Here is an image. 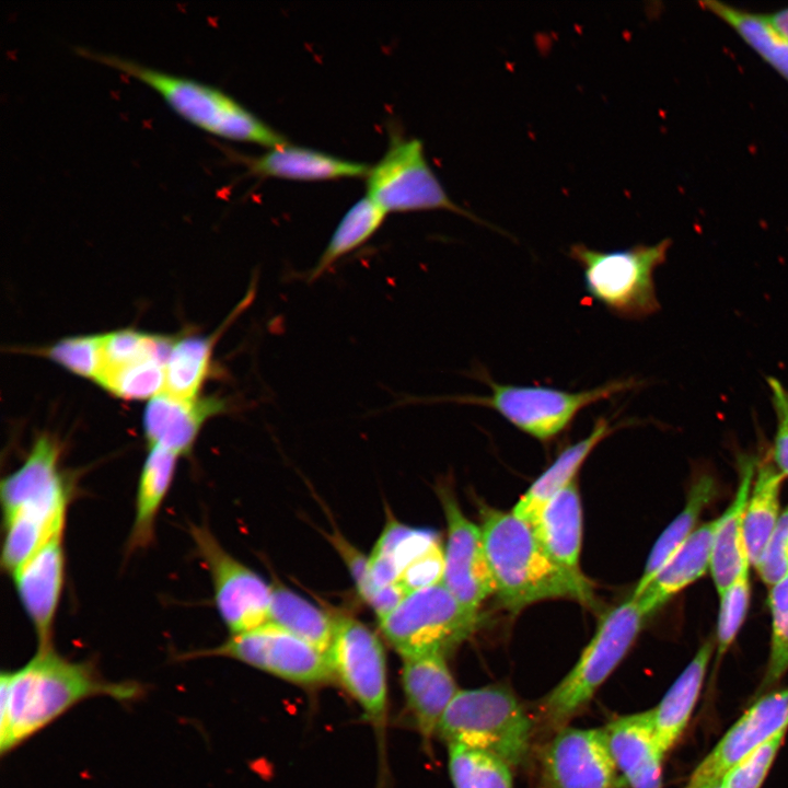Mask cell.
I'll list each match as a JSON object with an SVG mask.
<instances>
[{
	"mask_svg": "<svg viewBox=\"0 0 788 788\" xmlns=\"http://www.w3.org/2000/svg\"><path fill=\"white\" fill-rule=\"evenodd\" d=\"M440 543L431 529L414 528L389 518L369 556L370 572L380 588L396 586L403 571Z\"/></svg>",
	"mask_w": 788,
	"mask_h": 788,
	"instance_id": "obj_29",
	"label": "cell"
},
{
	"mask_svg": "<svg viewBox=\"0 0 788 788\" xmlns=\"http://www.w3.org/2000/svg\"><path fill=\"white\" fill-rule=\"evenodd\" d=\"M750 565L746 564L734 581L719 594L716 665L733 644L746 617L751 598Z\"/></svg>",
	"mask_w": 788,
	"mask_h": 788,
	"instance_id": "obj_39",
	"label": "cell"
},
{
	"mask_svg": "<svg viewBox=\"0 0 788 788\" xmlns=\"http://www.w3.org/2000/svg\"><path fill=\"white\" fill-rule=\"evenodd\" d=\"M647 617L633 596L602 615L575 667L541 702L544 727L556 732L587 706L628 653Z\"/></svg>",
	"mask_w": 788,
	"mask_h": 788,
	"instance_id": "obj_6",
	"label": "cell"
},
{
	"mask_svg": "<svg viewBox=\"0 0 788 788\" xmlns=\"http://www.w3.org/2000/svg\"><path fill=\"white\" fill-rule=\"evenodd\" d=\"M532 526L546 553L557 564L580 571L582 513L576 479L545 506Z\"/></svg>",
	"mask_w": 788,
	"mask_h": 788,
	"instance_id": "obj_26",
	"label": "cell"
},
{
	"mask_svg": "<svg viewBox=\"0 0 788 788\" xmlns=\"http://www.w3.org/2000/svg\"><path fill=\"white\" fill-rule=\"evenodd\" d=\"M767 385L777 420L772 462L786 477L788 476V390L775 378H768Z\"/></svg>",
	"mask_w": 788,
	"mask_h": 788,
	"instance_id": "obj_43",
	"label": "cell"
},
{
	"mask_svg": "<svg viewBox=\"0 0 788 788\" xmlns=\"http://www.w3.org/2000/svg\"><path fill=\"white\" fill-rule=\"evenodd\" d=\"M614 428L606 417L596 418L590 432L583 439L566 447L528 488L511 511L533 525L545 506L576 479L584 461Z\"/></svg>",
	"mask_w": 788,
	"mask_h": 788,
	"instance_id": "obj_25",
	"label": "cell"
},
{
	"mask_svg": "<svg viewBox=\"0 0 788 788\" xmlns=\"http://www.w3.org/2000/svg\"><path fill=\"white\" fill-rule=\"evenodd\" d=\"M313 646L327 651L332 645L336 617L315 606L286 586L271 584L268 622Z\"/></svg>",
	"mask_w": 788,
	"mask_h": 788,
	"instance_id": "obj_31",
	"label": "cell"
},
{
	"mask_svg": "<svg viewBox=\"0 0 788 788\" xmlns=\"http://www.w3.org/2000/svg\"><path fill=\"white\" fill-rule=\"evenodd\" d=\"M189 534L210 573L215 604L231 635L266 624L271 586L228 553L207 525L192 524Z\"/></svg>",
	"mask_w": 788,
	"mask_h": 788,
	"instance_id": "obj_12",
	"label": "cell"
},
{
	"mask_svg": "<svg viewBox=\"0 0 788 788\" xmlns=\"http://www.w3.org/2000/svg\"><path fill=\"white\" fill-rule=\"evenodd\" d=\"M438 495L447 521L442 582L466 610L479 613L480 604L495 594L482 529L464 515L447 486H440Z\"/></svg>",
	"mask_w": 788,
	"mask_h": 788,
	"instance_id": "obj_14",
	"label": "cell"
},
{
	"mask_svg": "<svg viewBox=\"0 0 788 788\" xmlns=\"http://www.w3.org/2000/svg\"><path fill=\"white\" fill-rule=\"evenodd\" d=\"M77 53L117 69L157 91L187 121L221 138L275 148L287 138L223 91L116 55L78 47Z\"/></svg>",
	"mask_w": 788,
	"mask_h": 788,
	"instance_id": "obj_4",
	"label": "cell"
},
{
	"mask_svg": "<svg viewBox=\"0 0 788 788\" xmlns=\"http://www.w3.org/2000/svg\"><path fill=\"white\" fill-rule=\"evenodd\" d=\"M44 354L69 371L96 380L102 368V335L69 337Z\"/></svg>",
	"mask_w": 788,
	"mask_h": 788,
	"instance_id": "obj_41",
	"label": "cell"
},
{
	"mask_svg": "<svg viewBox=\"0 0 788 788\" xmlns=\"http://www.w3.org/2000/svg\"><path fill=\"white\" fill-rule=\"evenodd\" d=\"M60 445L43 434L25 461L1 482L3 545L12 556L26 558L65 530L70 487L60 462Z\"/></svg>",
	"mask_w": 788,
	"mask_h": 788,
	"instance_id": "obj_3",
	"label": "cell"
},
{
	"mask_svg": "<svg viewBox=\"0 0 788 788\" xmlns=\"http://www.w3.org/2000/svg\"><path fill=\"white\" fill-rule=\"evenodd\" d=\"M448 765L454 788H513L511 767L490 754L448 744Z\"/></svg>",
	"mask_w": 788,
	"mask_h": 788,
	"instance_id": "obj_35",
	"label": "cell"
},
{
	"mask_svg": "<svg viewBox=\"0 0 788 788\" xmlns=\"http://www.w3.org/2000/svg\"><path fill=\"white\" fill-rule=\"evenodd\" d=\"M474 375L489 387L488 395H457L440 399L493 409L512 426L542 442L565 431L584 408L640 385L634 376L618 378L595 387L571 392L545 385L499 383L483 370Z\"/></svg>",
	"mask_w": 788,
	"mask_h": 788,
	"instance_id": "obj_5",
	"label": "cell"
},
{
	"mask_svg": "<svg viewBox=\"0 0 788 788\" xmlns=\"http://www.w3.org/2000/svg\"><path fill=\"white\" fill-rule=\"evenodd\" d=\"M542 762L548 788L625 785L609 752L603 729H559L546 745Z\"/></svg>",
	"mask_w": 788,
	"mask_h": 788,
	"instance_id": "obj_15",
	"label": "cell"
},
{
	"mask_svg": "<svg viewBox=\"0 0 788 788\" xmlns=\"http://www.w3.org/2000/svg\"><path fill=\"white\" fill-rule=\"evenodd\" d=\"M63 531L55 534L11 576L33 625L37 650L54 648L53 634L65 582Z\"/></svg>",
	"mask_w": 788,
	"mask_h": 788,
	"instance_id": "obj_17",
	"label": "cell"
},
{
	"mask_svg": "<svg viewBox=\"0 0 788 788\" xmlns=\"http://www.w3.org/2000/svg\"><path fill=\"white\" fill-rule=\"evenodd\" d=\"M757 462L755 457L742 456L739 462L740 480L735 496L726 511L718 517L709 571L719 594L734 581L742 568L750 564L743 540V515Z\"/></svg>",
	"mask_w": 788,
	"mask_h": 788,
	"instance_id": "obj_23",
	"label": "cell"
},
{
	"mask_svg": "<svg viewBox=\"0 0 788 788\" xmlns=\"http://www.w3.org/2000/svg\"><path fill=\"white\" fill-rule=\"evenodd\" d=\"M336 627L328 657L334 676L357 700L378 728L387 707L386 662L379 637L350 616H335Z\"/></svg>",
	"mask_w": 788,
	"mask_h": 788,
	"instance_id": "obj_13",
	"label": "cell"
},
{
	"mask_svg": "<svg viewBox=\"0 0 788 788\" xmlns=\"http://www.w3.org/2000/svg\"><path fill=\"white\" fill-rule=\"evenodd\" d=\"M705 10L725 22L764 61L788 81V39L767 16L740 10L730 4L707 0Z\"/></svg>",
	"mask_w": 788,
	"mask_h": 788,
	"instance_id": "obj_32",
	"label": "cell"
},
{
	"mask_svg": "<svg viewBox=\"0 0 788 788\" xmlns=\"http://www.w3.org/2000/svg\"><path fill=\"white\" fill-rule=\"evenodd\" d=\"M699 788H723V786L721 785V783H720V780H719V781H715V783H709V784L704 785V786H702V787H699Z\"/></svg>",
	"mask_w": 788,
	"mask_h": 788,
	"instance_id": "obj_45",
	"label": "cell"
},
{
	"mask_svg": "<svg viewBox=\"0 0 788 788\" xmlns=\"http://www.w3.org/2000/svg\"><path fill=\"white\" fill-rule=\"evenodd\" d=\"M484 546L495 594L512 613L547 599L594 604L590 581L581 571L557 564L540 543L533 526L512 511L480 506Z\"/></svg>",
	"mask_w": 788,
	"mask_h": 788,
	"instance_id": "obj_2",
	"label": "cell"
},
{
	"mask_svg": "<svg viewBox=\"0 0 788 788\" xmlns=\"http://www.w3.org/2000/svg\"><path fill=\"white\" fill-rule=\"evenodd\" d=\"M193 657L231 658L301 685L322 684L334 676L327 651L269 623L233 634L218 647L185 658Z\"/></svg>",
	"mask_w": 788,
	"mask_h": 788,
	"instance_id": "obj_11",
	"label": "cell"
},
{
	"mask_svg": "<svg viewBox=\"0 0 788 788\" xmlns=\"http://www.w3.org/2000/svg\"><path fill=\"white\" fill-rule=\"evenodd\" d=\"M788 728V687L760 696L694 769L685 788L719 781L743 756Z\"/></svg>",
	"mask_w": 788,
	"mask_h": 788,
	"instance_id": "obj_16",
	"label": "cell"
},
{
	"mask_svg": "<svg viewBox=\"0 0 788 788\" xmlns=\"http://www.w3.org/2000/svg\"><path fill=\"white\" fill-rule=\"evenodd\" d=\"M217 335L192 336L174 341L165 366L163 392L181 399L197 398L210 372L212 346Z\"/></svg>",
	"mask_w": 788,
	"mask_h": 788,
	"instance_id": "obj_34",
	"label": "cell"
},
{
	"mask_svg": "<svg viewBox=\"0 0 788 788\" xmlns=\"http://www.w3.org/2000/svg\"><path fill=\"white\" fill-rule=\"evenodd\" d=\"M178 457L170 450L150 447L138 480L128 552L143 549L152 543L157 518L173 483Z\"/></svg>",
	"mask_w": 788,
	"mask_h": 788,
	"instance_id": "obj_27",
	"label": "cell"
},
{
	"mask_svg": "<svg viewBox=\"0 0 788 788\" xmlns=\"http://www.w3.org/2000/svg\"><path fill=\"white\" fill-rule=\"evenodd\" d=\"M603 733L625 785L629 788H662L665 756L657 741L651 709L618 717L603 728Z\"/></svg>",
	"mask_w": 788,
	"mask_h": 788,
	"instance_id": "obj_18",
	"label": "cell"
},
{
	"mask_svg": "<svg viewBox=\"0 0 788 788\" xmlns=\"http://www.w3.org/2000/svg\"><path fill=\"white\" fill-rule=\"evenodd\" d=\"M224 409L225 402L217 397L187 401L161 392L150 399L143 413L149 447H160L179 456L187 454L204 422Z\"/></svg>",
	"mask_w": 788,
	"mask_h": 788,
	"instance_id": "obj_20",
	"label": "cell"
},
{
	"mask_svg": "<svg viewBox=\"0 0 788 788\" xmlns=\"http://www.w3.org/2000/svg\"><path fill=\"white\" fill-rule=\"evenodd\" d=\"M715 649V638L706 639L660 703L651 709L657 741L664 756L679 742L690 722Z\"/></svg>",
	"mask_w": 788,
	"mask_h": 788,
	"instance_id": "obj_22",
	"label": "cell"
},
{
	"mask_svg": "<svg viewBox=\"0 0 788 788\" xmlns=\"http://www.w3.org/2000/svg\"><path fill=\"white\" fill-rule=\"evenodd\" d=\"M0 752L5 754L46 728L82 700L107 696L120 702L138 698L132 682L106 681L88 661H71L54 648L37 650L23 667L0 677Z\"/></svg>",
	"mask_w": 788,
	"mask_h": 788,
	"instance_id": "obj_1",
	"label": "cell"
},
{
	"mask_svg": "<svg viewBox=\"0 0 788 788\" xmlns=\"http://www.w3.org/2000/svg\"><path fill=\"white\" fill-rule=\"evenodd\" d=\"M385 216L386 211L367 195L357 200L338 222L306 280H316L340 258L363 245L382 225Z\"/></svg>",
	"mask_w": 788,
	"mask_h": 788,
	"instance_id": "obj_33",
	"label": "cell"
},
{
	"mask_svg": "<svg viewBox=\"0 0 788 788\" xmlns=\"http://www.w3.org/2000/svg\"><path fill=\"white\" fill-rule=\"evenodd\" d=\"M403 660L402 683L406 703L421 737L429 741L438 733L442 717L460 690L444 654L431 653Z\"/></svg>",
	"mask_w": 788,
	"mask_h": 788,
	"instance_id": "obj_19",
	"label": "cell"
},
{
	"mask_svg": "<svg viewBox=\"0 0 788 788\" xmlns=\"http://www.w3.org/2000/svg\"><path fill=\"white\" fill-rule=\"evenodd\" d=\"M762 581L773 587L788 575V505L754 566Z\"/></svg>",
	"mask_w": 788,
	"mask_h": 788,
	"instance_id": "obj_42",
	"label": "cell"
},
{
	"mask_svg": "<svg viewBox=\"0 0 788 788\" xmlns=\"http://www.w3.org/2000/svg\"><path fill=\"white\" fill-rule=\"evenodd\" d=\"M670 246V239L614 251L578 243L570 246L569 256L582 270L589 299L615 316L641 320L660 309L653 273L665 262Z\"/></svg>",
	"mask_w": 788,
	"mask_h": 788,
	"instance_id": "obj_8",
	"label": "cell"
},
{
	"mask_svg": "<svg viewBox=\"0 0 788 788\" xmlns=\"http://www.w3.org/2000/svg\"><path fill=\"white\" fill-rule=\"evenodd\" d=\"M718 493V483L712 474L703 472L695 477L683 509L662 531L651 548L642 575L631 593L633 598H638L644 592L661 568L697 529L699 517Z\"/></svg>",
	"mask_w": 788,
	"mask_h": 788,
	"instance_id": "obj_28",
	"label": "cell"
},
{
	"mask_svg": "<svg viewBox=\"0 0 788 788\" xmlns=\"http://www.w3.org/2000/svg\"><path fill=\"white\" fill-rule=\"evenodd\" d=\"M787 731H779L734 764L720 779L723 788H761Z\"/></svg>",
	"mask_w": 788,
	"mask_h": 788,
	"instance_id": "obj_40",
	"label": "cell"
},
{
	"mask_svg": "<svg viewBox=\"0 0 788 788\" xmlns=\"http://www.w3.org/2000/svg\"><path fill=\"white\" fill-rule=\"evenodd\" d=\"M366 177L367 196L386 213L443 209L490 225L449 197L417 138L393 136Z\"/></svg>",
	"mask_w": 788,
	"mask_h": 788,
	"instance_id": "obj_10",
	"label": "cell"
},
{
	"mask_svg": "<svg viewBox=\"0 0 788 788\" xmlns=\"http://www.w3.org/2000/svg\"><path fill=\"white\" fill-rule=\"evenodd\" d=\"M717 526L718 518L697 526L644 592L634 598L648 617L710 568Z\"/></svg>",
	"mask_w": 788,
	"mask_h": 788,
	"instance_id": "obj_21",
	"label": "cell"
},
{
	"mask_svg": "<svg viewBox=\"0 0 788 788\" xmlns=\"http://www.w3.org/2000/svg\"><path fill=\"white\" fill-rule=\"evenodd\" d=\"M327 537L346 564L359 595L373 609L378 618L385 616L406 596L398 586L378 587L370 572L369 556L363 555L343 535L334 532Z\"/></svg>",
	"mask_w": 788,
	"mask_h": 788,
	"instance_id": "obj_36",
	"label": "cell"
},
{
	"mask_svg": "<svg viewBox=\"0 0 788 788\" xmlns=\"http://www.w3.org/2000/svg\"><path fill=\"white\" fill-rule=\"evenodd\" d=\"M480 623L443 582L408 593L379 618L382 635L403 659L447 654L468 638Z\"/></svg>",
	"mask_w": 788,
	"mask_h": 788,
	"instance_id": "obj_9",
	"label": "cell"
},
{
	"mask_svg": "<svg viewBox=\"0 0 788 788\" xmlns=\"http://www.w3.org/2000/svg\"><path fill=\"white\" fill-rule=\"evenodd\" d=\"M770 23L788 39V8L767 16Z\"/></svg>",
	"mask_w": 788,
	"mask_h": 788,
	"instance_id": "obj_44",
	"label": "cell"
},
{
	"mask_svg": "<svg viewBox=\"0 0 788 788\" xmlns=\"http://www.w3.org/2000/svg\"><path fill=\"white\" fill-rule=\"evenodd\" d=\"M767 604L772 618L770 645L758 696L772 688L788 671V575L770 587Z\"/></svg>",
	"mask_w": 788,
	"mask_h": 788,
	"instance_id": "obj_38",
	"label": "cell"
},
{
	"mask_svg": "<svg viewBox=\"0 0 788 788\" xmlns=\"http://www.w3.org/2000/svg\"><path fill=\"white\" fill-rule=\"evenodd\" d=\"M245 163L256 175L300 181L367 176L370 170V166L362 162L290 143L245 159Z\"/></svg>",
	"mask_w": 788,
	"mask_h": 788,
	"instance_id": "obj_24",
	"label": "cell"
},
{
	"mask_svg": "<svg viewBox=\"0 0 788 788\" xmlns=\"http://www.w3.org/2000/svg\"><path fill=\"white\" fill-rule=\"evenodd\" d=\"M96 382L125 399L154 397L165 386V364L155 359L141 360L102 373Z\"/></svg>",
	"mask_w": 788,
	"mask_h": 788,
	"instance_id": "obj_37",
	"label": "cell"
},
{
	"mask_svg": "<svg viewBox=\"0 0 788 788\" xmlns=\"http://www.w3.org/2000/svg\"><path fill=\"white\" fill-rule=\"evenodd\" d=\"M533 725L514 694L502 686L460 690L439 725L447 744H459L503 761L524 762Z\"/></svg>",
	"mask_w": 788,
	"mask_h": 788,
	"instance_id": "obj_7",
	"label": "cell"
},
{
	"mask_svg": "<svg viewBox=\"0 0 788 788\" xmlns=\"http://www.w3.org/2000/svg\"><path fill=\"white\" fill-rule=\"evenodd\" d=\"M785 476L772 461L757 467L743 515V540L750 564L755 566L780 518V488Z\"/></svg>",
	"mask_w": 788,
	"mask_h": 788,
	"instance_id": "obj_30",
	"label": "cell"
}]
</instances>
